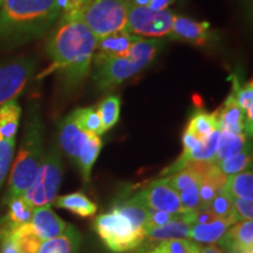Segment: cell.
I'll list each match as a JSON object with an SVG mask.
<instances>
[{
  "label": "cell",
  "mask_w": 253,
  "mask_h": 253,
  "mask_svg": "<svg viewBox=\"0 0 253 253\" xmlns=\"http://www.w3.org/2000/svg\"><path fill=\"white\" fill-rule=\"evenodd\" d=\"M96 43V37L77 14L61 15L47 40L52 65L43 75L58 72L63 88L68 93L75 90L89 75Z\"/></svg>",
  "instance_id": "obj_1"
},
{
  "label": "cell",
  "mask_w": 253,
  "mask_h": 253,
  "mask_svg": "<svg viewBox=\"0 0 253 253\" xmlns=\"http://www.w3.org/2000/svg\"><path fill=\"white\" fill-rule=\"evenodd\" d=\"M60 18L56 0H2L0 49H11L47 33Z\"/></svg>",
  "instance_id": "obj_2"
},
{
  "label": "cell",
  "mask_w": 253,
  "mask_h": 253,
  "mask_svg": "<svg viewBox=\"0 0 253 253\" xmlns=\"http://www.w3.org/2000/svg\"><path fill=\"white\" fill-rule=\"evenodd\" d=\"M163 42L158 39L140 38L132 43L128 56H107L96 53L93 58L91 78L100 91L118 87L143 71L154 61Z\"/></svg>",
  "instance_id": "obj_3"
},
{
  "label": "cell",
  "mask_w": 253,
  "mask_h": 253,
  "mask_svg": "<svg viewBox=\"0 0 253 253\" xmlns=\"http://www.w3.org/2000/svg\"><path fill=\"white\" fill-rule=\"evenodd\" d=\"M42 140L43 126L39 112L37 108H31L23 142L9 176L7 191L4 197L6 204L23 195L36 179L43 158Z\"/></svg>",
  "instance_id": "obj_4"
},
{
  "label": "cell",
  "mask_w": 253,
  "mask_h": 253,
  "mask_svg": "<svg viewBox=\"0 0 253 253\" xmlns=\"http://www.w3.org/2000/svg\"><path fill=\"white\" fill-rule=\"evenodd\" d=\"M131 0H84L77 15L100 39L114 32L126 30Z\"/></svg>",
  "instance_id": "obj_5"
},
{
  "label": "cell",
  "mask_w": 253,
  "mask_h": 253,
  "mask_svg": "<svg viewBox=\"0 0 253 253\" xmlns=\"http://www.w3.org/2000/svg\"><path fill=\"white\" fill-rule=\"evenodd\" d=\"M61 177V157L55 145H53L43 156L34 182L21 196L34 208L49 205L58 194Z\"/></svg>",
  "instance_id": "obj_6"
},
{
  "label": "cell",
  "mask_w": 253,
  "mask_h": 253,
  "mask_svg": "<svg viewBox=\"0 0 253 253\" xmlns=\"http://www.w3.org/2000/svg\"><path fill=\"white\" fill-rule=\"evenodd\" d=\"M94 227L104 244L118 253L136 249L145 237L143 230H136L126 217L114 209L108 213L100 214L95 219Z\"/></svg>",
  "instance_id": "obj_7"
},
{
  "label": "cell",
  "mask_w": 253,
  "mask_h": 253,
  "mask_svg": "<svg viewBox=\"0 0 253 253\" xmlns=\"http://www.w3.org/2000/svg\"><path fill=\"white\" fill-rule=\"evenodd\" d=\"M175 14L169 9L154 11L149 7L137 6L130 1L126 30L135 37L160 39L169 37L172 30Z\"/></svg>",
  "instance_id": "obj_8"
},
{
  "label": "cell",
  "mask_w": 253,
  "mask_h": 253,
  "mask_svg": "<svg viewBox=\"0 0 253 253\" xmlns=\"http://www.w3.org/2000/svg\"><path fill=\"white\" fill-rule=\"evenodd\" d=\"M36 69V60L17 58L0 65V107L23 91Z\"/></svg>",
  "instance_id": "obj_9"
},
{
  "label": "cell",
  "mask_w": 253,
  "mask_h": 253,
  "mask_svg": "<svg viewBox=\"0 0 253 253\" xmlns=\"http://www.w3.org/2000/svg\"><path fill=\"white\" fill-rule=\"evenodd\" d=\"M140 195L151 210L168 213H178L184 211L178 194L170 184L168 177L151 182L147 188L140 191Z\"/></svg>",
  "instance_id": "obj_10"
},
{
  "label": "cell",
  "mask_w": 253,
  "mask_h": 253,
  "mask_svg": "<svg viewBox=\"0 0 253 253\" xmlns=\"http://www.w3.org/2000/svg\"><path fill=\"white\" fill-rule=\"evenodd\" d=\"M209 23H198L188 17H178L175 15L172 23L170 39L185 41V42L195 43V45H205L212 39Z\"/></svg>",
  "instance_id": "obj_11"
},
{
  "label": "cell",
  "mask_w": 253,
  "mask_h": 253,
  "mask_svg": "<svg viewBox=\"0 0 253 253\" xmlns=\"http://www.w3.org/2000/svg\"><path fill=\"white\" fill-rule=\"evenodd\" d=\"M214 115H216L220 130L230 131L238 135H252L249 131L245 113L243 112V109L240 108L235 97L231 94L226 97L220 108L214 112Z\"/></svg>",
  "instance_id": "obj_12"
},
{
  "label": "cell",
  "mask_w": 253,
  "mask_h": 253,
  "mask_svg": "<svg viewBox=\"0 0 253 253\" xmlns=\"http://www.w3.org/2000/svg\"><path fill=\"white\" fill-rule=\"evenodd\" d=\"M31 224L42 242L61 236L68 226V224L58 217L49 205L34 208Z\"/></svg>",
  "instance_id": "obj_13"
},
{
  "label": "cell",
  "mask_w": 253,
  "mask_h": 253,
  "mask_svg": "<svg viewBox=\"0 0 253 253\" xmlns=\"http://www.w3.org/2000/svg\"><path fill=\"white\" fill-rule=\"evenodd\" d=\"M170 184L178 194L179 201L184 210H196L201 208L198 195V178L188 169L168 176Z\"/></svg>",
  "instance_id": "obj_14"
},
{
  "label": "cell",
  "mask_w": 253,
  "mask_h": 253,
  "mask_svg": "<svg viewBox=\"0 0 253 253\" xmlns=\"http://www.w3.org/2000/svg\"><path fill=\"white\" fill-rule=\"evenodd\" d=\"M59 130V142L62 150L74 161L78 160L82 148L89 140L90 136L94 135L79 128L71 114L60 122Z\"/></svg>",
  "instance_id": "obj_15"
},
{
  "label": "cell",
  "mask_w": 253,
  "mask_h": 253,
  "mask_svg": "<svg viewBox=\"0 0 253 253\" xmlns=\"http://www.w3.org/2000/svg\"><path fill=\"white\" fill-rule=\"evenodd\" d=\"M33 210V205L28 203L23 196L12 199L8 203L7 214L0 221V238L25 224H30Z\"/></svg>",
  "instance_id": "obj_16"
},
{
  "label": "cell",
  "mask_w": 253,
  "mask_h": 253,
  "mask_svg": "<svg viewBox=\"0 0 253 253\" xmlns=\"http://www.w3.org/2000/svg\"><path fill=\"white\" fill-rule=\"evenodd\" d=\"M219 244L227 252L242 250L252 251L253 248V221L252 219L237 221L229 227L225 236L221 238Z\"/></svg>",
  "instance_id": "obj_17"
},
{
  "label": "cell",
  "mask_w": 253,
  "mask_h": 253,
  "mask_svg": "<svg viewBox=\"0 0 253 253\" xmlns=\"http://www.w3.org/2000/svg\"><path fill=\"white\" fill-rule=\"evenodd\" d=\"M136 39L137 37L132 36L126 30L114 32L97 39V53L107 56H128Z\"/></svg>",
  "instance_id": "obj_18"
},
{
  "label": "cell",
  "mask_w": 253,
  "mask_h": 253,
  "mask_svg": "<svg viewBox=\"0 0 253 253\" xmlns=\"http://www.w3.org/2000/svg\"><path fill=\"white\" fill-rule=\"evenodd\" d=\"M114 210L118 211L120 214L126 217L129 223L135 227L136 230H143L145 223H147L148 214H149L150 209L145 204L144 199L138 192L134 197L126 199V201L119 203L116 207L113 208Z\"/></svg>",
  "instance_id": "obj_19"
},
{
  "label": "cell",
  "mask_w": 253,
  "mask_h": 253,
  "mask_svg": "<svg viewBox=\"0 0 253 253\" xmlns=\"http://www.w3.org/2000/svg\"><path fill=\"white\" fill-rule=\"evenodd\" d=\"M230 226L229 223L219 218L210 223L192 224L190 227V239L195 243H204V244L219 243Z\"/></svg>",
  "instance_id": "obj_20"
},
{
  "label": "cell",
  "mask_w": 253,
  "mask_h": 253,
  "mask_svg": "<svg viewBox=\"0 0 253 253\" xmlns=\"http://www.w3.org/2000/svg\"><path fill=\"white\" fill-rule=\"evenodd\" d=\"M184 211H182L177 219L170 221L166 225L145 230V237L153 240L190 239V227L191 225L184 219Z\"/></svg>",
  "instance_id": "obj_21"
},
{
  "label": "cell",
  "mask_w": 253,
  "mask_h": 253,
  "mask_svg": "<svg viewBox=\"0 0 253 253\" xmlns=\"http://www.w3.org/2000/svg\"><path fill=\"white\" fill-rule=\"evenodd\" d=\"M80 235L75 227L67 226L61 236L43 240L37 253H77Z\"/></svg>",
  "instance_id": "obj_22"
},
{
  "label": "cell",
  "mask_w": 253,
  "mask_h": 253,
  "mask_svg": "<svg viewBox=\"0 0 253 253\" xmlns=\"http://www.w3.org/2000/svg\"><path fill=\"white\" fill-rule=\"evenodd\" d=\"M20 116L21 108L17 100L0 107V140H15Z\"/></svg>",
  "instance_id": "obj_23"
},
{
  "label": "cell",
  "mask_w": 253,
  "mask_h": 253,
  "mask_svg": "<svg viewBox=\"0 0 253 253\" xmlns=\"http://www.w3.org/2000/svg\"><path fill=\"white\" fill-rule=\"evenodd\" d=\"M249 143L250 141L248 135H238L230 131L220 130L219 141H218V147L213 158V163L216 164L220 162V161L226 160V158L238 154Z\"/></svg>",
  "instance_id": "obj_24"
},
{
  "label": "cell",
  "mask_w": 253,
  "mask_h": 253,
  "mask_svg": "<svg viewBox=\"0 0 253 253\" xmlns=\"http://www.w3.org/2000/svg\"><path fill=\"white\" fill-rule=\"evenodd\" d=\"M55 205L58 208L66 209L71 212L80 217H89L96 213V204L93 203L86 195L81 192H74L71 195H65L55 199Z\"/></svg>",
  "instance_id": "obj_25"
},
{
  "label": "cell",
  "mask_w": 253,
  "mask_h": 253,
  "mask_svg": "<svg viewBox=\"0 0 253 253\" xmlns=\"http://www.w3.org/2000/svg\"><path fill=\"white\" fill-rule=\"evenodd\" d=\"M225 188L232 197L252 201L253 199V172L252 167L236 175L227 176Z\"/></svg>",
  "instance_id": "obj_26"
},
{
  "label": "cell",
  "mask_w": 253,
  "mask_h": 253,
  "mask_svg": "<svg viewBox=\"0 0 253 253\" xmlns=\"http://www.w3.org/2000/svg\"><path fill=\"white\" fill-rule=\"evenodd\" d=\"M232 95L239 104L240 108L245 113L246 122H248L249 131L252 134V126H253V84L252 81L246 82L244 86L239 84L238 78L236 75L232 77Z\"/></svg>",
  "instance_id": "obj_27"
},
{
  "label": "cell",
  "mask_w": 253,
  "mask_h": 253,
  "mask_svg": "<svg viewBox=\"0 0 253 253\" xmlns=\"http://www.w3.org/2000/svg\"><path fill=\"white\" fill-rule=\"evenodd\" d=\"M102 149V141L100 136L91 135L84 147L82 148L80 155H79L77 162L80 167V171L84 182L89 181L91 169L96 161L97 156L100 155V151Z\"/></svg>",
  "instance_id": "obj_28"
},
{
  "label": "cell",
  "mask_w": 253,
  "mask_h": 253,
  "mask_svg": "<svg viewBox=\"0 0 253 253\" xmlns=\"http://www.w3.org/2000/svg\"><path fill=\"white\" fill-rule=\"evenodd\" d=\"M8 235L21 253H37L42 243L31 223L18 227Z\"/></svg>",
  "instance_id": "obj_29"
},
{
  "label": "cell",
  "mask_w": 253,
  "mask_h": 253,
  "mask_svg": "<svg viewBox=\"0 0 253 253\" xmlns=\"http://www.w3.org/2000/svg\"><path fill=\"white\" fill-rule=\"evenodd\" d=\"M232 198L233 197L231 196L229 190L224 186L223 189L218 190L217 194L214 195L213 199L208 207L219 219L225 220L230 225L237 223Z\"/></svg>",
  "instance_id": "obj_30"
},
{
  "label": "cell",
  "mask_w": 253,
  "mask_h": 253,
  "mask_svg": "<svg viewBox=\"0 0 253 253\" xmlns=\"http://www.w3.org/2000/svg\"><path fill=\"white\" fill-rule=\"evenodd\" d=\"M71 115L79 128L82 129L84 131L97 136L102 135L104 132L99 113H97V109L94 108V107L78 108Z\"/></svg>",
  "instance_id": "obj_31"
},
{
  "label": "cell",
  "mask_w": 253,
  "mask_h": 253,
  "mask_svg": "<svg viewBox=\"0 0 253 253\" xmlns=\"http://www.w3.org/2000/svg\"><path fill=\"white\" fill-rule=\"evenodd\" d=\"M220 171L226 176H232L236 173L244 171L245 169L252 167V149L251 142L238 154L233 155L226 160L216 163Z\"/></svg>",
  "instance_id": "obj_32"
},
{
  "label": "cell",
  "mask_w": 253,
  "mask_h": 253,
  "mask_svg": "<svg viewBox=\"0 0 253 253\" xmlns=\"http://www.w3.org/2000/svg\"><path fill=\"white\" fill-rule=\"evenodd\" d=\"M217 128H219V126H218V122L214 113L211 114L199 110V112L195 113L192 115L185 130L197 136L201 140H204V138H207Z\"/></svg>",
  "instance_id": "obj_33"
},
{
  "label": "cell",
  "mask_w": 253,
  "mask_h": 253,
  "mask_svg": "<svg viewBox=\"0 0 253 253\" xmlns=\"http://www.w3.org/2000/svg\"><path fill=\"white\" fill-rule=\"evenodd\" d=\"M120 108H121V100L119 96L112 95L107 96L97 107V113L102 123L103 131L109 130L116 125L120 119Z\"/></svg>",
  "instance_id": "obj_34"
},
{
  "label": "cell",
  "mask_w": 253,
  "mask_h": 253,
  "mask_svg": "<svg viewBox=\"0 0 253 253\" xmlns=\"http://www.w3.org/2000/svg\"><path fill=\"white\" fill-rule=\"evenodd\" d=\"M201 248L191 239L162 240L157 246L144 253H199Z\"/></svg>",
  "instance_id": "obj_35"
},
{
  "label": "cell",
  "mask_w": 253,
  "mask_h": 253,
  "mask_svg": "<svg viewBox=\"0 0 253 253\" xmlns=\"http://www.w3.org/2000/svg\"><path fill=\"white\" fill-rule=\"evenodd\" d=\"M15 140H0V188L7 175L13 160Z\"/></svg>",
  "instance_id": "obj_36"
},
{
  "label": "cell",
  "mask_w": 253,
  "mask_h": 253,
  "mask_svg": "<svg viewBox=\"0 0 253 253\" xmlns=\"http://www.w3.org/2000/svg\"><path fill=\"white\" fill-rule=\"evenodd\" d=\"M178 213H168V212H163V211H156V210H151L149 211V214H148L147 218V223H145L144 226V231L148 229H151V227H158V226H163L166 224L170 223V221L177 219L179 217Z\"/></svg>",
  "instance_id": "obj_37"
},
{
  "label": "cell",
  "mask_w": 253,
  "mask_h": 253,
  "mask_svg": "<svg viewBox=\"0 0 253 253\" xmlns=\"http://www.w3.org/2000/svg\"><path fill=\"white\" fill-rule=\"evenodd\" d=\"M233 208H235L236 220H248L253 218V204L252 201H246V199L233 197Z\"/></svg>",
  "instance_id": "obj_38"
},
{
  "label": "cell",
  "mask_w": 253,
  "mask_h": 253,
  "mask_svg": "<svg viewBox=\"0 0 253 253\" xmlns=\"http://www.w3.org/2000/svg\"><path fill=\"white\" fill-rule=\"evenodd\" d=\"M84 0H56V5L61 15L77 14L79 9L81 8Z\"/></svg>",
  "instance_id": "obj_39"
},
{
  "label": "cell",
  "mask_w": 253,
  "mask_h": 253,
  "mask_svg": "<svg viewBox=\"0 0 253 253\" xmlns=\"http://www.w3.org/2000/svg\"><path fill=\"white\" fill-rule=\"evenodd\" d=\"M203 140L198 138L197 136H195L191 132L185 130L184 135H183V153L182 154H189L191 151L197 149L199 145L202 144Z\"/></svg>",
  "instance_id": "obj_40"
},
{
  "label": "cell",
  "mask_w": 253,
  "mask_h": 253,
  "mask_svg": "<svg viewBox=\"0 0 253 253\" xmlns=\"http://www.w3.org/2000/svg\"><path fill=\"white\" fill-rule=\"evenodd\" d=\"M0 253H21L19 251L17 246L11 239L9 235H6L1 237V249H0Z\"/></svg>",
  "instance_id": "obj_41"
},
{
  "label": "cell",
  "mask_w": 253,
  "mask_h": 253,
  "mask_svg": "<svg viewBox=\"0 0 253 253\" xmlns=\"http://www.w3.org/2000/svg\"><path fill=\"white\" fill-rule=\"evenodd\" d=\"M172 2L173 0H150V4L148 7L154 9V11H164V9H168Z\"/></svg>",
  "instance_id": "obj_42"
},
{
  "label": "cell",
  "mask_w": 253,
  "mask_h": 253,
  "mask_svg": "<svg viewBox=\"0 0 253 253\" xmlns=\"http://www.w3.org/2000/svg\"><path fill=\"white\" fill-rule=\"evenodd\" d=\"M199 253H225V252H224L223 250H220L219 248H217V246L210 245V246H207V248H204V249H201Z\"/></svg>",
  "instance_id": "obj_43"
},
{
  "label": "cell",
  "mask_w": 253,
  "mask_h": 253,
  "mask_svg": "<svg viewBox=\"0 0 253 253\" xmlns=\"http://www.w3.org/2000/svg\"><path fill=\"white\" fill-rule=\"evenodd\" d=\"M132 4L137 6H143V7H148L150 4V0H131Z\"/></svg>",
  "instance_id": "obj_44"
},
{
  "label": "cell",
  "mask_w": 253,
  "mask_h": 253,
  "mask_svg": "<svg viewBox=\"0 0 253 253\" xmlns=\"http://www.w3.org/2000/svg\"><path fill=\"white\" fill-rule=\"evenodd\" d=\"M229 253H252V251H242V250H235V251H230Z\"/></svg>",
  "instance_id": "obj_45"
},
{
  "label": "cell",
  "mask_w": 253,
  "mask_h": 253,
  "mask_svg": "<svg viewBox=\"0 0 253 253\" xmlns=\"http://www.w3.org/2000/svg\"><path fill=\"white\" fill-rule=\"evenodd\" d=\"M1 4H2V0H0V6H1Z\"/></svg>",
  "instance_id": "obj_46"
}]
</instances>
